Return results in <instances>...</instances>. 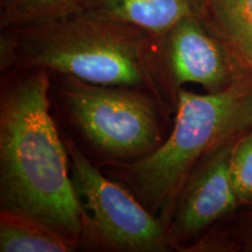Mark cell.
<instances>
[{
  "label": "cell",
  "instance_id": "1",
  "mask_svg": "<svg viewBox=\"0 0 252 252\" xmlns=\"http://www.w3.org/2000/svg\"><path fill=\"white\" fill-rule=\"evenodd\" d=\"M49 74L24 69L0 96V206L78 243L86 210L69 176L68 150L49 112Z\"/></svg>",
  "mask_w": 252,
  "mask_h": 252
},
{
  "label": "cell",
  "instance_id": "2",
  "mask_svg": "<svg viewBox=\"0 0 252 252\" xmlns=\"http://www.w3.org/2000/svg\"><path fill=\"white\" fill-rule=\"evenodd\" d=\"M153 37L140 28L81 12L8 28L0 36L1 70L46 69L94 84L152 89Z\"/></svg>",
  "mask_w": 252,
  "mask_h": 252
},
{
  "label": "cell",
  "instance_id": "3",
  "mask_svg": "<svg viewBox=\"0 0 252 252\" xmlns=\"http://www.w3.org/2000/svg\"><path fill=\"white\" fill-rule=\"evenodd\" d=\"M247 80L204 94L182 88L171 135L140 159L111 165V175L124 182L167 230L179 195L201 160L252 124V80Z\"/></svg>",
  "mask_w": 252,
  "mask_h": 252
},
{
  "label": "cell",
  "instance_id": "4",
  "mask_svg": "<svg viewBox=\"0 0 252 252\" xmlns=\"http://www.w3.org/2000/svg\"><path fill=\"white\" fill-rule=\"evenodd\" d=\"M61 94L78 130L117 161L140 159L162 143L156 104L138 88L94 84L68 76Z\"/></svg>",
  "mask_w": 252,
  "mask_h": 252
},
{
  "label": "cell",
  "instance_id": "5",
  "mask_svg": "<svg viewBox=\"0 0 252 252\" xmlns=\"http://www.w3.org/2000/svg\"><path fill=\"white\" fill-rule=\"evenodd\" d=\"M71 159L72 184L84 210L82 239L110 251L162 252L173 248L165 223L134 196L131 190L106 178L67 141Z\"/></svg>",
  "mask_w": 252,
  "mask_h": 252
},
{
  "label": "cell",
  "instance_id": "6",
  "mask_svg": "<svg viewBox=\"0 0 252 252\" xmlns=\"http://www.w3.org/2000/svg\"><path fill=\"white\" fill-rule=\"evenodd\" d=\"M237 61L242 60L198 15L184 18L152 41L149 72L153 93L174 106L187 83L219 93L243 78L236 71Z\"/></svg>",
  "mask_w": 252,
  "mask_h": 252
},
{
  "label": "cell",
  "instance_id": "7",
  "mask_svg": "<svg viewBox=\"0 0 252 252\" xmlns=\"http://www.w3.org/2000/svg\"><path fill=\"white\" fill-rule=\"evenodd\" d=\"M231 140L217 147L203 165H198L182 188L168 225L173 248H181L184 242L201 234L241 204L230 173Z\"/></svg>",
  "mask_w": 252,
  "mask_h": 252
},
{
  "label": "cell",
  "instance_id": "8",
  "mask_svg": "<svg viewBox=\"0 0 252 252\" xmlns=\"http://www.w3.org/2000/svg\"><path fill=\"white\" fill-rule=\"evenodd\" d=\"M83 12L132 25L159 39L184 18L200 14V0H89Z\"/></svg>",
  "mask_w": 252,
  "mask_h": 252
},
{
  "label": "cell",
  "instance_id": "9",
  "mask_svg": "<svg viewBox=\"0 0 252 252\" xmlns=\"http://www.w3.org/2000/svg\"><path fill=\"white\" fill-rule=\"evenodd\" d=\"M198 17L252 67V0H200Z\"/></svg>",
  "mask_w": 252,
  "mask_h": 252
},
{
  "label": "cell",
  "instance_id": "10",
  "mask_svg": "<svg viewBox=\"0 0 252 252\" xmlns=\"http://www.w3.org/2000/svg\"><path fill=\"white\" fill-rule=\"evenodd\" d=\"M77 241L56 231L26 214L1 209V252H69L78 248Z\"/></svg>",
  "mask_w": 252,
  "mask_h": 252
},
{
  "label": "cell",
  "instance_id": "11",
  "mask_svg": "<svg viewBox=\"0 0 252 252\" xmlns=\"http://www.w3.org/2000/svg\"><path fill=\"white\" fill-rule=\"evenodd\" d=\"M89 0H0V30L27 26L81 13Z\"/></svg>",
  "mask_w": 252,
  "mask_h": 252
},
{
  "label": "cell",
  "instance_id": "12",
  "mask_svg": "<svg viewBox=\"0 0 252 252\" xmlns=\"http://www.w3.org/2000/svg\"><path fill=\"white\" fill-rule=\"evenodd\" d=\"M230 173L241 203H252V131L232 145Z\"/></svg>",
  "mask_w": 252,
  "mask_h": 252
},
{
  "label": "cell",
  "instance_id": "13",
  "mask_svg": "<svg viewBox=\"0 0 252 252\" xmlns=\"http://www.w3.org/2000/svg\"><path fill=\"white\" fill-rule=\"evenodd\" d=\"M249 70H250V74H251V80H252V67L249 68Z\"/></svg>",
  "mask_w": 252,
  "mask_h": 252
}]
</instances>
